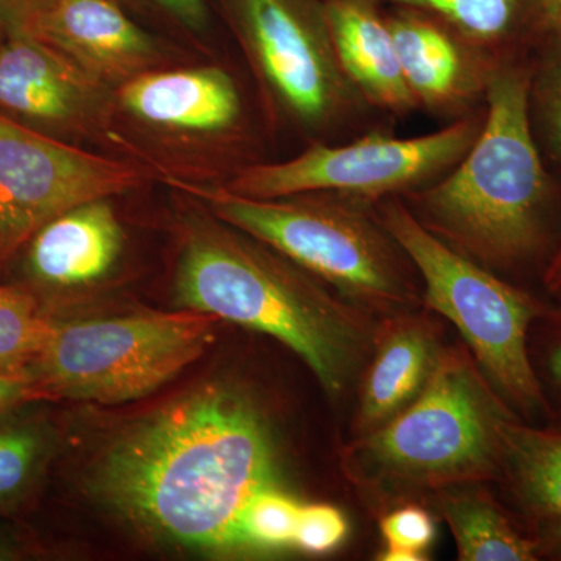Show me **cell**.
Returning <instances> with one entry per match:
<instances>
[{"label": "cell", "instance_id": "6da1fadb", "mask_svg": "<svg viewBox=\"0 0 561 561\" xmlns=\"http://www.w3.org/2000/svg\"><path fill=\"white\" fill-rule=\"evenodd\" d=\"M90 483L103 505L151 540L250 556L242 512L254 494L280 489L278 446L249 394L209 383L117 435Z\"/></svg>", "mask_w": 561, "mask_h": 561}, {"label": "cell", "instance_id": "7a4b0ae2", "mask_svg": "<svg viewBox=\"0 0 561 561\" xmlns=\"http://www.w3.org/2000/svg\"><path fill=\"white\" fill-rule=\"evenodd\" d=\"M175 194L179 309L271 335L301 357L328 393H342L378 334L362 308L190 195Z\"/></svg>", "mask_w": 561, "mask_h": 561}, {"label": "cell", "instance_id": "3957f363", "mask_svg": "<svg viewBox=\"0 0 561 561\" xmlns=\"http://www.w3.org/2000/svg\"><path fill=\"white\" fill-rule=\"evenodd\" d=\"M529 60L494 70L471 149L440 180L401 198L432 234L493 272L541 256L560 195L531 130Z\"/></svg>", "mask_w": 561, "mask_h": 561}, {"label": "cell", "instance_id": "277c9868", "mask_svg": "<svg viewBox=\"0 0 561 561\" xmlns=\"http://www.w3.org/2000/svg\"><path fill=\"white\" fill-rule=\"evenodd\" d=\"M114 149L162 184L228 183L273 140L256 92L220 62L191 61L114 88Z\"/></svg>", "mask_w": 561, "mask_h": 561}, {"label": "cell", "instance_id": "5b68a950", "mask_svg": "<svg viewBox=\"0 0 561 561\" xmlns=\"http://www.w3.org/2000/svg\"><path fill=\"white\" fill-rule=\"evenodd\" d=\"M164 184L267 243L359 308L394 312L419 301V273L382 227L375 203L335 192L251 198L217 184Z\"/></svg>", "mask_w": 561, "mask_h": 561}, {"label": "cell", "instance_id": "8992f818", "mask_svg": "<svg viewBox=\"0 0 561 561\" xmlns=\"http://www.w3.org/2000/svg\"><path fill=\"white\" fill-rule=\"evenodd\" d=\"M247 66L272 138L302 147L391 128L346 79L323 0H210Z\"/></svg>", "mask_w": 561, "mask_h": 561}, {"label": "cell", "instance_id": "52a82bcc", "mask_svg": "<svg viewBox=\"0 0 561 561\" xmlns=\"http://www.w3.org/2000/svg\"><path fill=\"white\" fill-rule=\"evenodd\" d=\"M505 419L471 362L445 351L419 397L350 449L348 467L362 481L393 489L483 481L502 468Z\"/></svg>", "mask_w": 561, "mask_h": 561}, {"label": "cell", "instance_id": "ba28073f", "mask_svg": "<svg viewBox=\"0 0 561 561\" xmlns=\"http://www.w3.org/2000/svg\"><path fill=\"white\" fill-rule=\"evenodd\" d=\"M375 210L419 273L427 308L459 330L494 389L524 412L545 409L527 351L540 302L432 234L401 198L375 203Z\"/></svg>", "mask_w": 561, "mask_h": 561}, {"label": "cell", "instance_id": "9c48e42d", "mask_svg": "<svg viewBox=\"0 0 561 561\" xmlns=\"http://www.w3.org/2000/svg\"><path fill=\"white\" fill-rule=\"evenodd\" d=\"M216 317L176 309L113 319H51L32 362L44 400L122 404L153 393L205 353Z\"/></svg>", "mask_w": 561, "mask_h": 561}, {"label": "cell", "instance_id": "30bf717a", "mask_svg": "<svg viewBox=\"0 0 561 561\" xmlns=\"http://www.w3.org/2000/svg\"><path fill=\"white\" fill-rule=\"evenodd\" d=\"M483 122L485 108L412 138L379 128L345 142L308 144L287 160L249 165L225 187L251 198L305 192H335L370 203L402 198L451 171L471 149Z\"/></svg>", "mask_w": 561, "mask_h": 561}, {"label": "cell", "instance_id": "8fae6325", "mask_svg": "<svg viewBox=\"0 0 561 561\" xmlns=\"http://www.w3.org/2000/svg\"><path fill=\"white\" fill-rule=\"evenodd\" d=\"M153 180L139 162L70 146L0 116V265L66 210Z\"/></svg>", "mask_w": 561, "mask_h": 561}, {"label": "cell", "instance_id": "7c38bea8", "mask_svg": "<svg viewBox=\"0 0 561 561\" xmlns=\"http://www.w3.org/2000/svg\"><path fill=\"white\" fill-rule=\"evenodd\" d=\"M114 88L28 35L0 44V116L70 146L116 154Z\"/></svg>", "mask_w": 561, "mask_h": 561}, {"label": "cell", "instance_id": "4fadbf2b", "mask_svg": "<svg viewBox=\"0 0 561 561\" xmlns=\"http://www.w3.org/2000/svg\"><path fill=\"white\" fill-rule=\"evenodd\" d=\"M22 35L47 44L113 88L195 61L190 47L150 31L110 0H50Z\"/></svg>", "mask_w": 561, "mask_h": 561}, {"label": "cell", "instance_id": "5bb4252c", "mask_svg": "<svg viewBox=\"0 0 561 561\" xmlns=\"http://www.w3.org/2000/svg\"><path fill=\"white\" fill-rule=\"evenodd\" d=\"M402 73L420 111L451 124L485 108L500 62L451 25L409 7H386Z\"/></svg>", "mask_w": 561, "mask_h": 561}, {"label": "cell", "instance_id": "9a60e30c", "mask_svg": "<svg viewBox=\"0 0 561 561\" xmlns=\"http://www.w3.org/2000/svg\"><path fill=\"white\" fill-rule=\"evenodd\" d=\"M124 245L113 198L81 203L44 225L18 253L24 289L60 294L101 283L116 267Z\"/></svg>", "mask_w": 561, "mask_h": 561}, {"label": "cell", "instance_id": "2e32d148", "mask_svg": "<svg viewBox=\"0 0 561 561\" xmlns=\"http://www.w3.org/2000/svg\"><path fill=\"white\" fill-rule=\"evenodd\" d=\"M343 73L376 113L394 122L420 111L402 73L386 5L378 0H323Z\"/></svg>", "mask_w": 561, "mask_h": 561}, {"label": "cell", "instance_id": "e0dca14e", "mask_svg": "<svg viewBox=\"0 0 561 561\" xmlns=\"http://www.w3.org/2000/svg\"><path fill=\"white\" fill-rule=\"evenodd\" d=\"M379 331L357 415L364 435L389 423L419 397L440 357L434 334L421 321L400 319Z\"/></svg>", "mask_w": 561, "mask_h": 561}, {"label": "cell", "instance_id": "ac0fdd59", "mask_svg": "<svg viewBox=\"0 0 561 561\" xmlns=\"http://www.w3.org/2000/svg\"><path fill=\"white\" fill-rule=\"evenodd\" d=\"M430 13L500 65L527 61L540 43L534 0H378Z\"/></svg>", "mask_w": 561, "mask_h": 561}, {"label": "cell", "instance_id": "d6986e66", "mask_svg": "<svg viewBox=\"0 0 561 561\" xmlns=\"http://www.w3.org/2000/svg\"><path fill=\"white\" fill-rule=\"evenodd\" d=\"M440 512L463 561L537 560V545L524 538L500 508L472 490L445 491Z\"/></svg>", "mask_w": 561, "mask_h": 561}, {"label": "cell", "instance_id": "ffe728a7", "mask_svg": "<svg viewBox=\"0 0 561 561\" xmlns=\"http://www.w3.org/2000/svg\"><path fill=\"white\" fill-rule=\"evenodd\" d=\"M502 468L524 504L561 523V434L502 421Z\"/></svg>", "mask_w": 561, "mask_h": 561}, {"label": "cell", "instance_id": "44dd1931", "mask_svg": "<svg viewBox=\"0 0 561 561\" xmlns=\"http://www.w3.org/2000/svg\"><path fill=\"white\" fill-rule=\"evenodd\" d=\"M529 116L542 157L561 175V33L530 55Z\"/></svg>", "mask_w": 561, "mask_h": 561}, {"label": "cell", "instance_id": "7402d4cb", "mask_svg": "<svg viewBox=\"0 0 561 561\" xmlns=\"http://www.w3.org/2000/svg\"><path fill=\"white\" fill-rule=\"evenodd\" d=\"M51 330V317L38 298L0 284V370H28Z\"/></svg>", "mask_w": 561, "mask_h": 561}, {"label": "cell", "instance_id": "603a6c76", "mask_svg": "<svg viewBox=\"0 0 561 561\" xmlns=\"http://www.w3.org/2000/svg\"><path fill=\"white\" fill-rule=\"evenodd\" d=\"M49 440L38 424L0 426V511H10L33 489L46 461Z\"/></svg>", "mask_w": 561, "mask_h": 561}, {"label": "cell", "instance_id": "cb8c5ba5", "mask_svg": "<svg viewBox=\"0 0 561 561\" xmlns=\"http://www.w3.org/2000/svg\"><path fill=\"white\" fill-rule=\"evenodd\" d=\"M150 31L190 49L208 46L214 25L210 0H110Z\"/></svg>", "mask_w": 561, "mask_h": 561}, {"label": "cell", "instance_id": "d4e9b609", "mask_svg": "<svg viewBox=\"0 0 561 561\" xmlns=\"http://www.w3.org/2000/svg\"><path fill=\"white\" fill-rule=\"evenodd\" d=\"M301 504L283 489L254 494L243 508L241 535L249 553H267L295 548Z\"/></svg>", "mask_w": 561, "mask_h": 561}, {"label": "cell", "instance_id": "484cf974", "mask_svg": "<svg viewBox=\"0 0 561 561\" xmlns=\"http://www.w3.org/2000/svg\"><path fill=\"white\" fill-rule=\"evenodd\" d=\"M387 549L379 557L386 561H420L435 537L432 516L415 505L398 508L381 522Z\"/></svg>", "mask_w": 561, "mask_h": 561}, {"label": "cell", "instance_id": "4316f807", "mask_svg": "<svg viewBox=\"0 0 561 561\" xmlns=\"http://www.w3.org/2000/svg\"><path fill=\"white\" fill-rule=\"evenodd\" d=\"M348 534V523L341 511L332 505H301L295 548L308 553L334 551Z\"/></svg>", "mask_w": 561, "mask_h": 561}, {"label": "cell", "instance_id": "83f0119b", "mask_svg": "<svg viewBox=\"0 0 561 561\" xmlns=\"http://www.w3.org/2000/svg\"><path fill=\"white\" fill-rule=\"evenodd\" d=\"M35 401H44V397L31 370H0V419Z\"/></svg>", "mask_w": 561, "mask_h": 561}, {"label": "cell", "instance_id": "f1b7e54d", "mask_svg": "<svg viewBox=\"0 0 561 561\" xmlns=\"http://www.w3.org/2000/svg\"><path fill=\"white\" fill-rule=\"evenodd\" d=\"M50 0H0V24L5 35L25 31Z\"/></svg>", "mask_w": 561, "mask_h": 561}, {"label": "cell", "instance_id": "f546056e", "mask_svg": "<svg viewBox=\"0 0 561 561\" xmlns=\"http://www.w3.org/2000/svg\"><path fill=\"white\" fill-rule=\"evenodd\" d=\"M534 10L540 43L561 33V0H534Z\"/></svg>", "mask_w": 561, "mask_h": 561}, {"label": "cell", "instance_id": "4dcf8cb0", "mask_svg": "<svg viewBox=\"0 0 561 561\" xmlns=\"http://www.w3.org/2000/svg\"><path fill=\"white\" fill-rule=\"evenodd\" d=\"M542 280H545L546 289L552 291V294H561V242L553 251Z\"/></svg>", "mask_w": 561, "mask_h": 561}, {"label": "cell", "instance_id": "1f68e13d", "mask_svg": "<svg viewBox=\"0 0 561 561\" xmlns=\"http://www.w3.org/2000/svg\"><path fill=\"white\" fill-rule=\"evenodd\" d=\"M24 553L25 548L16 537L0 530V561L20 560Z\"/></svg>", "mask_w": 561, "mask_h": 561}, {"label": "cell", "instance_id": "d6a6232c", "mask_svg": "<svg viewBox=\"0 0 561 561\" xmlns=\"http://www.w3.org/2000/svg\"><path fill=\"white\" fill-rule=\"evenodd\" d=\"M551 371L552 375L556 376L557 379H559V382H561V345L559 346V348L553 351L551 357Z\"/></svg>", "mask_w": 561, "mask_h": 561}, {"label": "cell", "instance_id": "836d02e7", "mask_svg": "<svg viewBox=\"0 0 561 561\" xmlns=\"http://www.w3.org/2000/svg\"><path fill=\"white\" fill-rule=\"evenodd\" d=\"M553 535H556L557 538H559V540H561V523L559 524H556V526H553Z\"/></svg>", "mask_w": 561, "mask_h": 561}, {"label": "cell", "instance_id": "e575fe53", "mask_svg": "<svg viewBox=\"0 0 561 561\" xmlns=\"http://www.w3.org/2000/svg\"><path fill=\"white\" fill-rule=\"evenodd\" d=\"M3 38H5V32H3L2 24H0V44H2Z\"/></svg>", "mask_w": 561, "mask_h": 561}]
</instances>
